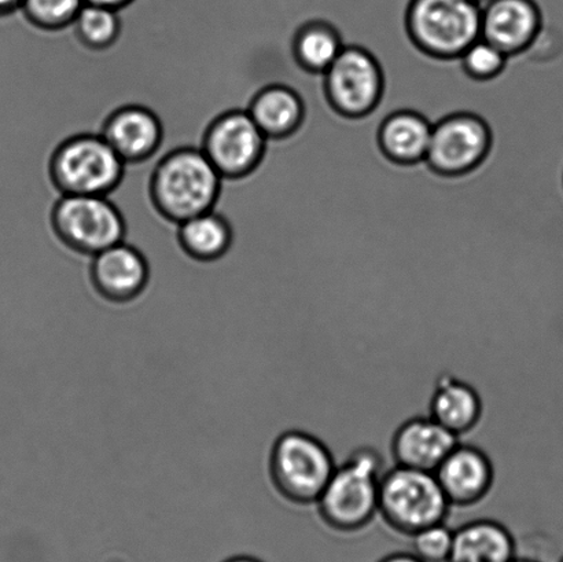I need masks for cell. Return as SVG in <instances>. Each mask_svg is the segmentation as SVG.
<instances>
[{"mask_svg": "<svg viewBox=\"0 0 563 562\" xmlns=\"http://www.w3.org/2000/svg\"><path fill=\"white\" fill-rule=\"evenodd\" d=\"M85 0H22L21 14L42 31H60L71 26Z\"/></svg>", "mask_w": 563, "mask_h": 562, "instance_id": "603a6c76", "label": "cell"}, {"mask_svg": "<svg viewBox=\"0 0 563 562\" xmlns=\"http://www.w3.org/2000/svg\"><path fill=\"white\" fill-rule=\"evenodd\" d=\"M460 439L432 417H413L396 429L390 443L395 465L434 473Z\"/></svg>", "mask_w": 563, "mask_h": 562, "instance_id": "9a60e30c", "label": "cell"}, {"mask_svg": "<svg viewBox=\"0 0 563 562\" xmlns=\"http://www.w3.org/2000/svg\"><path fill=\"white\" fill-rule=\"evenodd\" d=\"M487 120L472 112H454L435 121L427 159L430 173L461 178L482 167L493 151Z\"/></svg>", "mask_w": 563, "mask_h": 562, "instance_id": "9c48e42d", "label": "cell"}, {"mask_svg": "<svg viewBox=\"0 0 563 562\" xmlns=\"http://www.w3.org/2000/svg\"><path fill=\"white\" fill-rule=\"evenodd\" d=\"M331 110L347 120H362L379 108L385 97V71L377 55L358 44H346L322 75Z\"/></svg>", "mask_w": 563, "mask_h": 562, "instance_id": "ba28073f", "label": "cell"}, {"mask_svg": "<svg viewBox=\"0 0 563 562\" xmlns=\"http://www.w3.org/2000/svg\"><path fill=\"white\" fill-rule=\"evenodd\" d=\"M482 16L478 0H410L407 37L427 57L457 59L482 37Z\"/></svg>", "mask_w": 563, "mask_h": 562, "instance_id": "3957f363", "label": "cell"}, {"mask_svg": "<svg viewBox=\"0 0 563 562\" xmlns=\"http://www.w3.org/2000/svg\"><path fill=\"white\" fill-rule=\"evenodd\" d=\"M451 505L434 473L397 466L380 478L378 516L400 536L445 522Z\"/></svg>", "mask_w": 563, "mask_h": 562, "instance_id": "8992f818", "label": "cell"}, {"mask_svg": "<svg viewBox=\"0 0 563 562\" xmlns=\"http://www.w3.org/2000/svg\"><path fill=\"white\" fill-rule=\"evenodd\" d=\"M542 25L538 0H488L483 4L482 37L509 58L527 52Z\"/></svg>", "mask_w": 563, "mask_h": 562, "instance_id": "7c38bea8", "label": "cell"}, {"mask_svg": "<svg viewBox=\"0 0 563 562\" xmlns=\"http://www.w3.org/2000/svg\"><path fill=\"white\" fill-rule=\"evenodd\" d=\"M560 562H563V558L561 559V561H560Z\"/></svg>", "mask_w": 563, "mask_h": 562, "instance_id": "1f68e13d", "label": "cell"}, {"mask_svg": "<svg viewBox=\"0 0 563 562\" xmlns=\"http://www.w3.org/2000/svg\"><path fill=\"white\" fill-rule=\"evenodd\" d=\"M101 135L126 165L141 164L162 147L164 126L151 108L125 104L108 115Z\"/></svg>", "mask_w": 563, "mask_h": 562, "instance_id": "4fadbf2b", "label": "cell"}, {"mask_svg": "<svg viewBox=\"0 0 563 562\" xmlns=\"http://www.w3.org/2000/svg\"><path fill=\"white\" fill-rule=\"evenodd\" d=\"M433 123L413 109L394 110L379 124L377 142L386 159L416 167L427 159Z\"/></svg>", "mask_w": 563, "mask_h": 562, "instance_id": "2e32d148", "label": "cell"}, {"mask_svg": "<svg viewBox=\"0 0 563 562\" xmlns=\"http://www.w3.org/2000/svg\"><path fill=\"white\" fill-rule=\"evenodd\" d=\"M509 57L493 43L479 37L457 58L462 74L476 82L498 79L509 66Z\"/></svg>", "mask_w": 563, "mask_h": 562, "instance_id": "cb8c5ba5", "label": "cell"}, {"mask_svg": "<svg viewBox=\"0 0 563 562\" xmlns=\"http://www.w3.org/2000/svg\"><path fill=\"white\" fill-rule=\"evenodd\" d=\"M126 164L99 134H77L59 143L48 175L60 196L108 197L123 181Z\"/></svg>", "mask_w": 563, "mask_h": 562, "instance_id": "5b68a950", "label": "cell"}, {"mask_svg": "<svg viewBox=\"0 0 563 562\" xmlns=\"http://www.w3.org/2000/svg\"><path fill=\"white\" fill-rule=\"evenodd\" d=\"M478 2L484 4L485 2H488V0H478Z\"/></svg>", "mask_w": 563, "mask_h": 562, "instance_id": "4dcf8cb0", "label": "cell"}, {"mask_svg": "<svg viewBox=\"0 0 563 562\" xmlns=\"http://www.w3.org/2000/svg\"><path fill=\"white\" fill-rule=\"evenodd\" d=\"M246 110L268 141L287 140L295 135L307 114L300 93L285 85L263 87L251 99Z\"/></svg>", "mask_w": 563, "mask_h": 562, "instance_id": "ac0fdd59", "label": "cell"}, {"mask_svg": "<svg viewBox=\"0 0 563 562\" xmlns=\"http://www.w3.org/2000/svg\"><path fill=\"white\" fill-rule=\"evenodd\" d=\"M510 562H540V561L529 559V558H515Z\"/></svg>", "mask_w": 563, "mask_h": 562, "instance_id": "f546056e", "label": "cell"}, {"mask_svg": "<svg viewBox=\"0 0 563 562\" xmlns=\"http://www.w3.org/2000/svg\"><path fill=\"white\" fill-rule=\"evenodd\" d=\"M71 26L82 46L93 52H102L118 42L123 24L118 10L85 3Z\"/></svg>", "mask_w": 563, "mask_h": 562, "instance_id": "7402d4cb", "label": "cell"}, {"mask_svg": "<svg viewBox=\"0 0 563 562\" xmlns=\"http://www.w3.org/2000/svg\"><path fill=\"white\" fill-rule=\"evenodd\" d=\"M85 2L91 3V4L104 5V8L121 11L125 8H129V5L132 2H135V0H85Z\"/></svg>", "mask_w": 563, "mask_h": 562, "instance_id": "4316f807", "label": "cell"}, {"mask_svg": "<svg viewBox=\"0 0 563 562\" xmlns=\"http://www.w3.org/2000/svg\"><path fill=\"white\" fill-rule=\"evenodd\" d=\"M483 415L482 396L472 384L454 374L439 377L429 401V416L434 421L461 440L478 427Z\"/></svg>", "mask_w": 563, "mask_h": 562, "instance_id": "e0dca14e", "label": "cell"}, {"mask_svg": "<svg viewBox=\"0 0 563 562\" xmlns=\"http://www.w3.org/2000/svg\"><path fill=\"white\" fill-rule=\"evenodd\" d=\"M333 453L322 440L301 428L285 429L269 455L275 489L296 508L314 506L333 476Z\"/></svg>", "mask_w": 563, "mask_h": 562, "instance_id": "277c9868", "label": "cell"}, {"mask_svg": "<svg viewBox=\"0 0 563 562\" xmlns=\"http://www.w3.org/2000/svg\"><path fill=\"white\" fill-rule=\"evenodd\" d=\"M346 46L344 36L328 21H308L292 36L296 63L308 74L322 76Z\"/></svg>", "mask_w": 563, "mask_h": 562, "instance_id": "44dd1931", "label": "cell"}, {"mask_svg": "<svg viewBox=\"0 0 563 562\" xmlns=\"http://www.w3.org/2000/svg\"><path fill=\"white\" fill-rule=\"evenodd\" d=\"M223 562H264L262 559L255 558V555L244 554L234 555V558L224 560Z\"/></svg>", "mask_w": 563, "mask_h": 562, "instance_id": "f1b7e54d", "label": "cell"}, {"mask_svg": "<svg viewBox=\"0 0 563 562\" xmlns=\"http://www.w3.org/2000/svg\"><path fill=\"white\" fill-rule=\"evenodd\" d=\"M90 275L103 297L129 301L146 288L151 266L145 252L123 241L90 257Z\"/></svg>", "mask_w": 563, "mask_h": 562, "instance_id": "5bb4252c", "label": "cell"}, {"mask_svg": "<svg viewBox=\"0 0 563 562\" xmlns=\"http://www.w3.org/2000/svg\"><path fill=\"white\" fill-rule=\"evenodd\" d=\"M267 143L250 112L233 109L208 124L201 148L223 179L239 180L261 167Z\"/></svg>", "mask_w": 563, "mask_h": 562, "instance_id": "30bf717a", "label": "cell"}, {"mask_svg": "<svg viewBox=\"0 0 563 562\" xmlns=\"http://www.w3.org/2000/svg\"><path fill=\"white\" fill-rule=\"evenodd\" d=\"M451 508H472L482 504L495 483V466L484 450L457 443L434 472Z\"/></svg>", "mask_w": 563, "mask_h": 562, "instance_id": "8fae6325", "label": "cell"}, {"mask_svg": "<svg viewBox=\"0 0 563 562\" xmlns=\"http://www.w3.org/2000/svg\"><path fill=\"white\" fill-rule=\"evenodd\" d=\"M22 0H0V19L20 11Z\"/></svg>", "mask_w": 563, "mask_h": 562, "instance_id": "83f0119b", "label": "cell"}, {"mask_svg": "<svg viewBox=\"0 0 563 562\" xmlns=\"http://www.w3.org/2000/svg\"><path fill=\"white\" fill-rule=\"evenodd\" d=\"M384 459L379 451L363 445L336 465L318 499L320 520L340 533L363 531L378 516Z\"/></svg>", "mask_w": 563, "mask_h": 562, "instance_id": "7a4b0ae2", "label": "cell"}, {"mask_svg": "<svg viewBox=\"0 0 563 562\" xmlns=\"http://www.w3.org/2000/svg\"><path fill=\"white\" fill-rule=\"evenodd\" d=\"M223 178L201 147L174 148L154 168L148 195L154 209L170 223L180 224L213 211Z\"/></svg>", "mask_w": 563, "mask_h": 562, "instance_id": "6da1fadb", "label": "cell"}, {"mask_svg": "<svg viewBox=\"0 0 563 562\" xmlns=\"http://www.w3.org/2000/svg\"><path fill=\"white\" fill-rule=\"evenodd\" d=\"M377 562H423L412 552H396L385 555Z\"/></svg>", "mask_w": 563, "mask_h": 562, "instance_id": "484cf974", "label": "cell"}, {"mask_svg": "<svg viewBox=\"0 0 563 562\" xmlns=\"http://www.w3.org/2000/svg\"><path fill=\"white\" fill-rule=\"evenodd\" d=\"M49 222L66 251L82 257H93L125 241L123 213L104 196H60Z\"/></svg>", "mask_w": 563, "mask_h": 562, "instance_id": "52a82bcc", "label": "cell"}, {"mask_svg": "<svg viewBox=\"0 0 563 562\" xmlns=\"http://www.w3.org/2000/svg\"><path fill=\"white\" fill-rule=\"evenodd\" d=\"M454 531L445 522L423 528L412 536V553L423 562H450Z\"/></svg>", "mask_w": 563, "mask_h": 562, "instance_id": "d4e9b609", "label": "cell"}, {"mask_svg": "<svg viewBox=\"0 0 563 562\" xmlns=\"http://www.w3.org/2000/svg\"><path fill=\"white\" fill-rule=\"evenodd\" d=\"M515 558L516 538L499 521L478 519L454 531L450 562H510Z\"/></svg>", "mask_w": 563, "mask_h": 562, "instance_id": "d6986e66", "label": "cell"}, {"mask_svg": "<svg viewBox=\"0 0 563 562\" xmlns=\"http://www.w3.org/2000/svg\"><path fill=\"white\" fill-rule=\"evenodd\" d=\"M178 245L187 257L196 262H217L229 255L234 233L229 220L214 211L197 214L178 224Z\"/></svg>", "mask_w": 563, "mask_h": 562, "instance_id": "ffe728a7", "label": "cell"}]
</instances>
